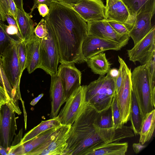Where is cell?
<instances>
[{
    "label": "cell",
    "mask_w": 155,
    "mask_h": 155,
    "mask_svg": "<svg viewBox=\"0 0 155 155\" xmlns=\"http://www.w3.org/2000/svg\"><path fill=\"white\" fill-rule=\"evenodd\" d=\"M48 14L44 18L52 29L57 41L59 62H84L82 43L88 35L87 23L71 6L52 0Z\"/></svg>",
    "instance_id": "1"
},
{
    "label": "cell",
    "mask_w": 155,
    "mask_h": 155,
    "mask_svg": "<svg viewBox=\"0 0 155 155\" xmlns=\"http://www.w3.org/2000/svg\"><path fill=\"white\" fill-rule=\"evenodd\" d=\"M100 114L87 102L83 112L71 126L64 155H84L92 148L104 143L94 126Z\"/></svg>",
    "instance_id": "2"
},
{
    "label": "cell",
    "mask_w": 155,
    "mask_h": 155,
    "mask_svg": "<svg viewBox=\"0 0 155 155\" xmlns=\"http://www.w3.org/2000/svg\"><path fill=\"white\" fill-rule=\"evenodd\" d=\"M107 74L86 85V101L99 113L110 108L115 93L116 78L112 77L109 71Z\"/></svg>",
    "instance_id": "3"
},
{
    "label": "cell",
    "mask_w": 155,
    "mask_h": 155,
    "mask_svg": "<svg viewBox=\"0 0 155 155\" xmlns=\"http://www.w3.org/2000/svg\"><path fill=\"white\" fill-rule=\"evenodd\" d=\"M132 91L138 106L141 122L147 113L154 109L151 101L149 77L146 64L135 68L131 72Z\"/></svg>",
    "instance_id": "4"
},
{
    "label": "cell",
    "mask_w": 155,
    "mask_h": 155,
    "mask_svg": "<svg viewBox=\"0 0 155 155\" xmlns=\"http://www.w3.org/2000/svg\"><path fill=\"white\" fill-rule=\"evenodd\" d=\"M45 23L48 32L46 36L41 38L40 47L41 64L39 68L51 76L57 73L59 59V50L55 34L50 26Z\"/></svg>",
    "instance_id": "5"
},
{
    "label": "cell",
    "mask_w": 155,
    "mask_h": 155,
    "mask_svg": "<svg viewBox=\"0 0 155 155\" xmlns=\"http://www.w3.org/2000/svg\"><path fill=\"white\" fill-rule=\"evenodd\" d=\"M118 59L122 69V79L118 93L116 95L120 113V121L122 126L129 121L130 119L132 91L131 71L124 60L119 56Z\"/></svg>",
    "instance_id": "6"
},
{
    "label": "cell",
    "mask_w": 155,
    "mask_h": 155,
    "mask_svg": "<svg viewBox=\"0 0 155 155\" xmlns=\"http://www.w3.org/2000/svg\"><path fill=\"white\" fill-rule=\"evenodd\" d=\"M19 40L12 38L8 45L0 55V65L13 88V91H15L20 86L22 75L19 69L17 51Z\"/></svg>",
    "instance_id": "7"
},
{
    "label": "cell",
    "mask_w": 155,
    "mask_h": 155,
    "mask_svg": "<svg viewBox=\"0 0 155 155\" xmlns=\"http://www.w3.org/2000/svg\"><path fill=\"white\" fill-rule=\"evenodd\" d=\"M86 85L80 86L68 97L58 117L61 124L71 125L85 109Z\"/></svg>",
    "instance_id": "8"
},
{
    "label": "cell",
    "mask_w": 155,
    "mask_h": 155,
    "mask_svg": "<svg viewBox=\"0 0 155 155\" xmlns=\"http://www.w3.org/2000/svg\"><path fill=\"white\" fill-rule=\"evenodd\" d=\"M71 126L61 124L44 143L26 155H64Z\"/></svg>",
    "instance_id": "9"
},
{
    "label": "cell",
    "mask_w": 155,
    "mask_h": 155,
    "mask_svg": "<svg viewBox=\"0 0 155 155\" xmlns=\"http://www.w3.org/2000/svg\"><path fill=\"white\" fill-rule=\"evenodd\" d=\"M122 47L115 41L87 35L81 46L83 62L100 53L109 50L118 51Z\"/></svg>",
    "instance_id": "10"
},
{
    "label": "cell",
    "mask_w": 155,
    "mask_h": 155,
    "mask_svg": "<svg viewBox=\"0 0 155 155\" xmlns=\"http://www.w3.org/2000/svg\"><path fill=\"white\" fill-rule=\"evenodd\" d=\"M2 122L0 127V145L8 151L17 130L16 113L7 104L1 109Z\"/></svg>",
    "instance_id": "11"
},
{
    "label": "cell",
    "mask_w": 155,
    "mask_h": 155,
    "mask_svg": "<svg viewBox=\"0 0 155 155\" xmlns=\"http://www.w3.org/2000/svg\"><path fill=\"white\" fill-rule=\"evenodd\" d=\"M155 50V27L143 38L127 50L129 60L135 64L136 61L141 65L145 64L154 51Z\"/></svg>",
    "instance_id": "12"
},
{
    "label": "cell",
    "mask_w": 155,
    "mask_h": 155,
    "mask_svg": "<svg viewBox=\"0 0 155 155\" xmlns=\"http://www.w3.org/2000/svg\"><path fill=\"white\" fill-rule=\"evenodd\" d=\"M87 23L88 35L115 41L122 47L128 43L129 36L122 35L118 34L107 21L104 20L90 21Z\"/></svg>",
    "instance_id": "13"
},
{
    "label": "cell",
    "mask_w": 155,
    "mask_h": 155,
    "mask_svg": "<svg viewBox=\"0 0 155 155\" xmlns=\"http://www.w3.org/2000/svg\"><path fill=\"white\" fill-rule=\"evenodd\" d=\"M71 7L86 22L105 20V6L102 0H81Z\"/></svg>",
    "instance_id": "14"
},
{
    "label": "cell",
    "mask_w": 155,
    "mask_h": 155,
    "mask_svg": "<svg viewBox=\"0 0 155 155\" xmlns=\"http://www.w3.org/2000/svg\"><path fill=\"white\" fill-rule=\"evenodd\" d=\"M57 73L60 78L67 99L81 86V73L74 64L62 63L58 68Z\"/></svg>",
    "instance_id": "15"
},
{
    "label": "cell",
    "mask_w": 155,
    "mask_h": 155,
    "mask_svg": "<svg viewBox=\"0 0 155 155\" xmlns=\"http://www.w3.org/2000/svg\"><path fill=\"white\" fill-rule=\"evenodd\" d=\"M104 20L115 21L127 27L130 22L128 10L122 0H106Z\"/></svg>",
    "instance_id": "16"
},
{
    "label": "cell",
    "mask_w": 155,
    "mask_h": 155,
    "mask_svg": "<svg viewBox=\"0 0 155 155\" xmlns=\"http://www.w3.org/2000/svg\"><path fill=\"white\" fill-rule=\"evenodd\" d=\"M50 96L51 110V118L56 117L61 106L65 102L67 98L61 79L57 73L51 76Z\"/></svg>",
    "instance_id": "17"
},
{
    "label": "cell",
    "mask_w": 155,
    "mask_h": 155,
    "mask_svg": "<svg viewBox=\"0 0 155 155\" xmlns=\"http://www.w3.org/2000/svg\"><path fill=\"white\" fill-rule=\"evenodd\" d=\"M154 12L143 13L136 15L129 35L132 39L134 45L143 38L153 26L151 24Z\"/></svg>",
    "instance_id": "18"
},
{
    "label": "cell",
    "mask_w": 155,
    "mask_h": 155,
    "mask_svg": "<svg viewBox=\"0 0 155 155\" xmlns=\"http://www.w3.org/2000/svg\"><path fill=\"white\" fill-rule=\"evenodd\" d=\"M58 127L52 128L44 131L23 144L18 143L11 146L8 155H26L44 143Z\"/></svg>",
    "instance_id": "19"
},
{
    "label": "cell",
    "mask_w": 155,
    "mask_h": 155,
    "mask_svg": "<svg viewBox=\"0 0 155 155\" xmlns=\"http://www.w3.org/2000/svg\"><path fill=\"white\" fill-rule=\"evenodd\" d=\"M41 38L35 34L26 41V60L25 67L29 74L39 68L41 64L40 47Z\"/></svg>",
    "instance_id": "20"
},
{
    "label": "cell",
    "mask_w": 155,
    "mask_h": 155,
    "mask_svg": "<svg viewBox=\"0 0 155 155\" xmlns=\"http://www.w3.org/2000/svg\"><path fill=\"white\" fill-rule=\"evenodd\" d=\"M122 1L127 8L130 14V22L127 27L129 30L131 28L136 15L143 13H154L155 0Z\"/></svg>",
    "instance_id": "21"
},
{
    "label": "cell",
    "mask_w": 155,
    "mask_h": 155,
    "mask_svg": "<svg viewBox=\"0 0 155 155\" xmlns=\"http://www.w3.org/2000/svg\"><path fill=\"white\" fill-rule=\"evenodd\" d=\"M128 147L127 142L103 143L93 147L85 155H125Z\"/></svg>",
    "instance_id": "22"
},
{
    "label": "cell",
    "mask_w": 155,
    "mask_h": 155,
    "mask_svg": "<svg viewBox=\"0 0 155 155\" xmlns=\"http://www.w3.org/2000/svg\"><path fill=\"white\" fill-rule=\"evenodd\" d=\"M31 15L17 7V18L15 21L22 40L28 41L35 34L34 24Z\"/></svg>",
    "instance_id": "23"
},
{
    "label": "cell",
    "mask_w": 155,
    "mask_h": 155,
    "mask_svg": "<svg viewBox=\"0 0 155 155\" xmlns=\"http://www.w3.org/2000/svg\"><path fill=\"white\" fill-rule=\"evenodd\" d=\"M155 109L146 114L141 122L140 130L139 142L144 144L148 142L152 137L155 130Z\"/></svg>",
    "instance_id": "24"
},
{
    "label": "cell",
    "mask_w": 155,
    "mask_h": 155,
    "mask_svg": "<svg viewBox=\"0 0 155 155\" xmlns=\"http://www.w3.org/2000/svg\"><path fill=\"white\" fill-rule=\"evenodd\" d=\"M86 62L91 71L96 74L104 75L110 69L111 64L104 53L101 52L94 55L88 59Z\"/></svg>",
    "instance_id": "25"
},
{
    "label": "cell",
    "mask_w": 155,
    "mask_h": 155,
    "mask_svg": "<svg viewBox=\"0 0 155 155\" xmlns=\"http://www.w3.org/2000/svg\"><path fill=\"white\" fill-rule=\"evenodd\" d=\"M61 125L58 116L48 120L42 121L38 125L26 133L18 143L23 144L44 132L52 128L58 127Z\"/></svg>",
    "instance_id": "26"
},
{
    "label": "cell",
    "mask_w": 155,
    "mask_h": 155,
    "mask_svg": "<svg viewBox=\"0 0 155 155\" xmlns=\"http://www.w3.org/2000/svg\"><path fill=\"white\" fill-rule=\"evenodd\" d=\"M129 120L131 122V127L134 134L135 136L138 135L140 128L141 119L136 99L132 91V103Z\"/></svg>",
    "instance_id": "27"
},
{
    "label": "cell",
    "mask_w": 155,
    "mask_h": 155,
    "mask_svg": "<svg viewBox=\"0 0 155 155\" xmlns=\"http://www.w3.org/2000/svg\"><path fill=\"white\" fill-rule=\"evenodd\" d=\"M155 50L154 51L147 61L146 64L147 70L150 90V97L152 104H155Z\"/></svg>",
    "instance_id": "28"
},
{
    "label": "cell",
    "mask_w": 155,
    "mask_h": 155,
    "mask_svg": "<svg viewBox=\"0 0 155 155\" xmlns=\"http://www.w3.org/2000/svg\"><path fill=\"white\" fill-rule=\"evenodd\" d=\"M96 123L100 128L107 129L112 127V121L110 107L107 110L100 113L96 120Z\"/></svg>",
    "instance_id": "29"
},
{
    "label": "cell",
    "mask_w": 155,
    "mask_h": 155,
    "mask_svg": "<svg viewBox=\"0 0 155 155\" xmlns=\"http://www.w3.org/2000/svg\"><path fill=\"white\" fill-rule=\"evenodd\" d=\"M111 113L112 127L114 130L121 128L120 115L117 103V98L115 93L113 97L110 107Z\"/></svg>",
    "instance_id": "30"
},
{
    "label": "cell",
    "mask_w": 155,
    "mask_h": 155,
    "mask_svg": "<svg viewBox=\"0 0 155 155\" xmlns=\"http://www.w3.org/2000/svg\"><path fill=\"white\" fill-rule=\"evenodd\" d=\"M17 55L20 73L22 74L26 68V41L20 40L17 49Z\"/></svg>",
    "instance_id": "31"
},
{
    "label": "cell",
    "mask_w": 155,
    "mask_h": 155,
    "mask_svg": "<svg viewBox=\"0 0 155 155\" xmlns=\"http://www.w3.org/2000/svg\"><path fill=\"white\" fill-rule=\"evenodd\" d=\"M6 25L0 23V55L10 43L12 38L6 33Z\"/></svg>",
    "instance_id": "32"
},
{
    "label": "cell",
    "mask_w": 155,
    "mask_h": 155,
    "mask_svg": "<svg viewBox=\"0 0 155 155\" xmlns=\"http://www.w3.org/2000/svg\"><path fill=\"white\" fill-rule=\"evenodd\" d=\"M0 85L6 90L11 101L13 95V88L9 83L1 66H0Z\"/></svg>",
    "instance_id": "33"
},
{
    "label": "cell",
    "mask_w": 155,
    "mask_h": 155,
    "mask_svg": "<svg viewBox=\"0 0 155 155\" xmlns=\"http://www.w3.org/2000/svg\"><path fill=\"white\" fill-rule=\"evenodd\" d=\"M47 32L45 20L44 19L42 18L35 28L34 34L38 38H42L46 36Z\"/></svg>",
    "instance_id": "34"
},
{
    "label": "cell",
    "mask_w": 155,
    "mask_h": 155,
    "mask_svg": "<svg viewBox=\"0 0 155 155\" xmlns=\"http://www.w3.org/2000/svg\"><path fill=\"white\" fill-rule=\"evenodd\" d=\"M108 22L113 29L118 34L122 35H129V31L124 24L115 21Z\"/></svg>",
    "instance_id": "35"
},
{
    "label": "cell",
    "mask_w": 155,
    "mask_h": 155,
    "mask_svg": "<svg viewBox=\"0 0 155 155\" xmlns=\"http://www.w3.org/2000/svg\"><path fill=\"white\" fill-rule=\"evenodd\" d=\"M9 0H0V18L2 21H6V16L8 15Z\"/></svg>",
    "instance_id": "36"
},
{
    "label": "cell",
    "mask_w": 155,
    "mask_h": 155,
    "mask_svg": "<svg viewBox=\"0 0 155 155\" xmlns=\"http://www.w3.org/2000/svg\"><path fill=\"white\" fill-rule=\"evenodd\" d=\"M10 100L5 89L0 85V107L3 105L8 103Z\"/></svg>",
    "instance_id": "37"
},
{
    "label": "cell",
    "mask_w": 155,
    "mask_h": 155,
    "mask_svg": "<svg viewBox=\"0 0 155 155\" xmlns=\"http://www.w3.org/2000/svg\"><path fill=\"white\" fill-rule=\"evenodd\" d=\"M5 30L6 33L8 35H15L17 36L19 40H22L17 26L12 25H6Z\"/></svg>",
    "instance_id": "38"
},
{
    "label": "cell",
    "mask_w": 155,
    "mask_h": 155,
    "mask_svg": "<svg viewBox=\"0 0 155 155\" xmlns=\"http://www.w3.org/2000/svg\"><path fill=\"white\" fill-rule=\"evenodd\" d=\"M9 11L8 15L15 21L17 18V7L13 0H9Z\"/></svg>",
    "instance_id": "39"
},
{
    "label": "cell",
    "mask_w": 155,
    "mask_h": 155,
    "mask_svg": "<svg viewBox=\"0 0 155 155\" xmlns=\"http://www.w3.org/2000/svg\"><path fill=\"white\" fill-rule=\"evenodd\" d=\"M122 79V71L121 68L120 66L115 82V94L116 95H117L118 93L121 83Z\"/></svg>",
    "instance_id": "40"
},
{
    "label": "cell",
    "mask_w": 155,
    "mask_h": 155,
    "mask_svg": "<svg viewBox=\"0 0 155 155\" xmlns=\"http://www.w3.org/2000/svg\"><path fill=\"white\" fill-rule=\"evenodd\" d=\"M51 1L52 0H34L33 5L29 14L31 15L34 9L38 8V6L41 4H45L49 7Z\"/></svg>",
    "instance_id": "41"
},
{
    "label": "cell",
    "mask_w": 155,
    "mask_h": 155,
    "mask_svg": "<svg viewBox=\"0 0 155 155\" xmlns=\"http://www.w3.org/2000/svg\"><path fill=\"white\" fill-rule=\"evenodd\" d=\"M40 15L42 17H45L47 15L49 12V8L46 5L41 4L38 8Z\"/></svg>",
    "instance_id": "42"
},
{
    "label": "cell",
    "mask_w": 155,
    "mask_h": 155,
    "mask_svg": "<svg viewBox=\"0 0 155 155\" xmlns=\"http://www.w3.org/2000/svg\"><path fill=\"white\" fill-rule=\"evenodd\" d=\"M146 147L145 145L142 144L140 143H134L132 145L133 149L136 153H137Z\"/></svg>",
    "instance_id": "43"
},
{
    "label": "cell",
    "mask_w": 155,
    "mask_h": 155,
    "mask_svg": "<svg viewBox=\"0 0 155 155\" xmlns=\"http://www.w3.org/2000/svg\"><path fill=\"white\" fill-rule=\"evenodd\" d=\"M6 19L9 25H12L17 26L16 22L14 19L9 15L7 14L6 16Z\"/></svg>",
    "instance_id": "44"
},
{
    "label": "cell",
    "mask_w": 155,
    "mask_h": 155,
    "mask_svg": "<svg viewBox=\"0 0 155 155\" xmlns=\"http://www.w3.org/2000/svg\"><path fill=\"white\" fill-rule=\"evenodd\" d=\"M16 7L20 9L24 10L23 7V0H13Z\"/></svg>",
    "instance_id": "45"
},
{
    "label": "cell",
    "mask_w": 155,
    "mask_h": 155,
    "mask_svg": "<svg viewBox=\"0 0 155 155\" xmlns=\"http://www.w3.org/2000/svg\"><path fill=\"white\" fill-rule=\"evenodd\" d=\"M44 94L43 93L39 94L37 97L33 99L30 102V104L31 105H35L39 101V100L43 97Z\"/></svg>",
    "instance_id": "46"
},
{
    "label": "cell",
    "mask_w": 155,
    "mask_h": 155,
    "mask_svg": "<svg viewBox=\"0 0 155 155\" xmlns=\"http://www.w3.org/2000/svg\"><path fill=\"white\" fill-rule=\"evenodd\" d=\"M109 72L112 77L116 78L118 73V70L116 69L113 68L110 69Z\"/></svg>",
    "instance_id": "47"
},
{
    "label": "cell",
    "mask_w": 155,
    "mask_h": 155,
    "mask_svg": "<svg viewBox=\"0 0 155 155\" xmlns=\"http://www.w3.org/2000/svg\"><path fill=\"white\" fill-rule=\"evenodd\" d=\"M8 150L5 148L0 145V154L8 155Z\"/></svg>",
    "instance_id": "48"
},
{
    "label": "cell",
    "mask_w": 155,
    "mask_h": 155,
    "mask_svg": "<svg viewBox=\"0 0 155 155\" xmlns=\"http://www.w3.org/2000/svg\"><path fill=\"white\" fill-rule=\"evenodd\" d=\"M1 108L0 107V127L1 126L2 122V114L1 113Z\"/></svg>",
    "instance_id": "49"
},
{
    "label": "cell",
    "mask_w": 155,
    "mask_h": 155,
    "mask_svg": "<svg viewBox=\"0 0 155 155\" xmlns=\"http://www.w3.org/2000/svg\"><path fill=\"white\" fill-rule=\"evenodd\" d=\"M1 18H0V23L1 22Z\"/></svg>",
    "instance_id": "50"
}]
</instances>
